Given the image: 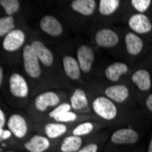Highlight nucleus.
<instances>
[{
  "label": "nucleus",
  "instance_id": "14",
  "mask_svg": "<svg viewBox=\"0 0 152 152\" xmlns=\"http://www.w3.org/2000/svg\"><path fill=\"white\" fill-rule=\"evenodd\" d=\"M77 59L87 84L94 80L96 73V48L90 42L81 39L73 40Z\"/></svg>",
  "mask_w": 152,
  "mask_h": 152
},
{
  "label": "nucleus",
  "instance_id": "9",
  "mask_svg": "<svg viewBox=\"0 0 152 152\" xmlns=\"http://www.w3.org/2000/svg\"><path fill=\"white\" fill-rule=\"evenodd\" d=\"M38 35L45 42L55 47L68 39L70 30L59 16L45 14L41 16L37 23Z\"/></svg>",
  "mask_w": 152,
  "mask_h": 152
},
{
  "label": "nucleus",
  "instance_id": "26",
  "mask_svg": "<svg viewBox=\"0 0 152 152\" xmlns=\"http://www.w3.org/2000/svg\"><path fill=\"white\" fill-rule=\"evenodd\" d=\"M24 23L25 20L23 18L1 15L0 17V38H4L7 35L17 29Z\"/></svg>",
  "mask_w": 152,
  "mask_h": 152
},
{
  "label": "nucleus",
  "instance_id": "27",
  "mask_svg": "<svg viewBox=\"0 0 152 152\" xmlns=\"http://www.w3.org/2000/svg\"><path fill=\"white\" fill-rule=\"evenodd\" d=\"M23 2L19 0H0V7L4 16L22 18L20 15L23 11Z\"/></svg>",
  "mask_w": 152,
  "mask_h": 152
},
{
  "label": "nucleus",
  "instance_id": "28",
  "mask_svg": "<svg viewBox=\"0 0 152 152\" xmlns=\"http://www.w3.org/2000/svg\"><path fill=\"white\" fill-rule=\"evenodd\" d=\"M72 108H71V106H70V103L68 102L67 100L66 101H64L63 103H61L60 105H58L57 107L53 108L51 111H49L46 116L45 118L41 120L39 123H44V122H51V121H54L57 118H58L59 116L63 115L64 113H66V112H69L71 111Z\"/></svg>",
  "mask_w": 152,
  "mask_h": 152
},
{
  "label": "nucleus",
  "instance_id": "16",
  "mask_svg": "<svg viewBox=\"0 0 152 152\" xmlns=\"http://www.w3.org/2000/svg\"><path fill=\"white\" fill-rule=\"evenodd\" d=\"M126 26L152 44V16L148 14H129L122 17Z\"/></svg>",
  "mask_w": 152,
  "mask_h": 152
},
{
  "label": "nucleus",
  "instance_id": "18",
  "mask_svg": "<svg viewBox=\"0 0 152 152\" xmlns=\"http://www.w3.org/2000/svg\"><path fill=\"white\" fill-rule=\"evenodd\" d=\"M31 120L30 117L24 110H16L9 114L7 128L11 131L15 139L22 140L29 133Z\"/></svg>",
  "mask_w": 152,
  "mask_h": 152
},
{
  "label": "nucleus",
  "instance_id": "33",
  "mask_svg": "<svg viewBox=\"0 0 152 152\" xmlns=\"http://www.w3.org/2000/svg\"><path fill=\"white\" fill-rule=\"evenodd\" d=\"M12 137H13V134L7 128H6L4 129H0V141H1L2 144L5 141L11 140Z\"/></svg>",
  "mask_w": 152,
  "mask_h": 152
},
{
  "label": "nucleus",
  "instance_id": "34",
  "mask_svg": "<svg viewBox=\"0 0 152 152\" xmlns=\"http://www.w3.org/2000/svg\"><path fill=\"white\" fill-rule=\"evenodd\" d=\"M146 152H152V136L150 137V139L148 140V146H147V149Z\"/></svg>",
  "mask_w": 152,
  "mask_h": 152
},
{
  "label": "nucleus",
  "instance_id": "20",
  "mask_svg": "<svg viewBox=\"0 0 152 152\" xmlns=\"http://www.w3.org/2000/svg\"><path fill=\"white\" fill-rule=\"evenodd\" d=\"M140 132L131 126L116 129L109 137V142L115 146H131L139 142Z\"/></svg>",
  "mask_w": 152,
  "mask_h": 152
},
{
  "label": "nucleus",
  "instance_id": "1",
  "mask_svg": "<svg viewBox=\"0 0 152 152\" xmlns=\"http://www.w3.org/2000/svg\"><path fill=\"white\" fill-rule=\"evenodd\" d=\"M28 43L33 48L43 66L51 88L66 89L69 91L72 86L65 76L61 62L55 48L52 46L48 45L38 33L32 29L29 31Z\"/></svg>",
  "mask_w": 152,
  "mask_h": 152
},
{
  "label": "nucleus",
  "instance_id": "2",
  "mask_svg": "<svg viewBox=\"0 0 152 152\" xmlns=\"http://www.w3.org/2000/svg\"><path fill=\"white\" fill-rule=\"evenodd\" d=\"M90 98L92 114L103 123L111 122H136L144 121L148 115L144 111H131L118 106L116 103L106 98L102 94L88 88Z\"/></svg>",
  "mask_w": 152,
  "mask_h": 152
},
{
  "label": "nucleus",
  "instance_id": "17",
  "mask_svg": "<svg viewBox=\"0 0 152 152\" xmlns=\"http://www.w3.org/2000/svg\"><path fill=\"white\" fill-rule=\"evenodd\" d=\"M133 67L134 65L125 60L113 61L111 63H108L103 67L102 75L96 80H99L101 77H103L105 80L104 82L111 83V84L128 82V78Z\"/></svg>",
  "mask_w": 152,
  "mask_h": 152
},
{
  "label": "nucleus",
  "instance_id": "13",
  "mask_svg": "<svg viewBox=\"0 0 152 152\" xmlns=\"http://www.w3.org/2000/svg\"><path fill=\"white\" fill-rule=\"evenodd\" d=\"M128 83L133 88L141 106L143 99L152 92V67L145 58L134 65Z\"/></svg>",
  "mask_w": 152,
  "mask_h": 152
},
{
  "label": "nucleus",
  "instance_id": "36",
  "mask_svg": "<svg viewBox=\"0 0 152 152\" xmlns=\"http://www.w3.org/2000/svg\"><path fill=\"white\" fill-rule=\"evenodd\" d=\"M5 152H17V151H14V150H7Z\"/></svg>",
  "mask_w": 152,
  "mask_h": 152
},
{
  "label": "nucleus",
  "instance_id": "4",
  "mask_svg": "<svg viewBox=\"0 0 152 152\" xmlns=\"http://www.w3.org/2000/svg\"><path fill=\"white\" fill-rule=\"evenodd\" d=\"M7 79L5 87L1 89L6 101L17 110L26 111L32 98V88L30 83L24 75L21 68L10 66L7 71Z\"/></svg>",
  "mask_w": 152,
  "mask_h": 152
},
{
  "label": "nucleus",
  "instance_id": "10",
  "mask_svg": "<svg viewBox=\"0 0 152 152\" xmlns=\"http://www.w3.org/2000/svg\"><path fill=\"white\" fill-rule=\"evenodd\" d=\"M90 42L96 49L118 52L122 48V31L112 26H91L88 29Z\"/></svg>",
  "mask_w": 152,
  "mask_h": 152
},
{
  "label": "nucleus",
  "instance_id": "35",
  "mask_svg": "<svg viewBox=\"0 0 152 152\" xmlns=\"http://www.w3.org/2000/svg\"><path fill=\"white\" fill-rule=\"evenodd\" d=\"M145 59H146V60H147V61L151 65V66H152V50L150 51V53L148 55V56L145 58Z\"/></svg>",
  "mask_w": 152,
  "mask_h": 152
},
{
  "label": "nucleus",
  "instance_id": "31",
  "mask_svg": "<svg viewBox=\"0 0 152 152\" xmlns=\"http://www.w3.org/2000/svg\"><path fill=\"white\" fill-rule=\"evenodd\" d=\"M7 120H8V116L7 114V111H5L3 105H2L1 108H0V129H6Z\"/></svg>",
  "mask_w": 152,
  "mask_h": 152
},
{
  "label": "nucleus",
  "instance_id": "3",
  "mask_svg": "<svg viewBox=\"0 0 152 152\" xmlns=\"http://www.w3.org/2000/svg\"><path fill=\"white\" fill-rule=\"evenodd\" d=\"M99 1L96 0H72L65 2L59 11V17L63 19L68 29L75 33L88 29L93 25Z\"/></svg>",
  "mask_w": 152,
  "mask_h": 152
},
{
  "label": "nucleus",
  "instance_id": "37",
  "mask_svg": "<svg viewBox=\"0 0 152 152\" xmlns=\"http://www.w3.org/2000/svg\"><path fill=\"white\" fill-rule=\"evenodd\" d=\"M132 152H140V151H139V150H135V151H132Z\"/></svg>",
  "mask_w": 152,
  "mask_h": 152
},
{
  "label": "nucleus",
  "instance_id": "22",
  "mask_svg": "<svg viewBox=\"0 0 152 152\" xmlns=\"http://www.w3.org/2000/svg\"><path fill=\"white\" fill-rule=\"evenodd\" d=\"M129 14L152 15V0H130L123 1L122 17Z\"/></svg>",
  "mask_w": 152,
  "mask_h": 152
},
{
  "label": "nucleus",
  "instance_id": "5",
  "mask_svg": "<svg viewBox=\"0 0 152 152\" xmlns=\"http://www.w3.org/2000/svg\"><path fill=\"white\" fill-rule=\"evenodd\" d=\"M86 88L102 94L106 98L125 109L131 111L143 110L133 88L128 82L111 84L104 81L95 80L87 84Z\"/></svg>",
  "mask_w": 152,
  "mask_h": 152
},
{
  "label": "nucleus",
  "instance_id": "7",
  "mask_svg": "<svg viewBox=\"0 0 152 152\" xmlns=\"http://www.w3.org/2000/svg\"><path fill=\"white\" fill-rule=\"evenodd\" d=\"M68 99V91L66 89L50 88L37 93L31 98L26 113L32 121L40 122L45 116L58 105Z\"/></svg>",
  "mask_w": 152,
  "mask_h": 152
},
{
  "label": "nucleus",
  "instance_id": "6",
  "mask_svg": "<svg viewBox=\"0 0 152 152\" xmlns=\"http://www.w3.org/2000/svg\"><path fill=\"white\" fill-rule=\"evenodd\" d=\"M20 62L21 70L30 83L32 96L42 90L51 88V86L45 75L43 66L41 65L36 52L28 42L22 50Z\"/></svg>",
  "mask_w": 152,
  "mask_h": 152
},
{
  "label": "nucleus",
  "instance_id": "12",
  "mask_svg": "<svg viewBox=\"0 0 152 152\" xmlns=\"http://www.w3.org/2000/svg\"><path fill=\"white\" fill-rule=\"evenodd\" d=\"M29 31L27 25L24 23L1 39L2 58L6 57V60H9V66H16V61L20 60L22 50L28 42Z\"/></svg>",
  "mask_w": 152,
  "mask_h": 152
},
{
  "label": "nucleus",
  "instance_id": "30",
  "mask_svg": "<svg viewBox=\"0 0 152 152\" xmlns=\"http://www.w3.org/2000/svg\"><path fill=\"white\" fill-rule=\"evenodd\" d=\"M141 107L148 116H152V92L149 93L143 99Z\"/></svg>",
  "mask_w": 152,
  "mask_h": 152
},
{
  "label": "nucleus",
  "instance_id": "23",
  "mask_svg": "<svg viewBox=\"0 0 152 152\" xmlns=\"http://www.w3.org/2000/svg\"><path fill=\"white\" fill-rule=\"evenodd\" d=\"M52 141L42 134H34L24 143V148L27 152H47L52 147Z\"/></svg>",
  "mask_w": 152,
  "mask_h": 152
},
{
  "label": "nucleus",
  "instance_id": "8",
  "mask_svg": "<svg viewBox=\"0 0 152 152\" xmlns=\"http://www.w3.org/2000/svg\"><path fill=\"white\" fill-rule=\"evenodd\" d=\"M53 48L57 51L65 76L70 82L71 86L87 87V82L83 77L75 54L73 41L67 39Z\"/></svg>",
  "mask_w": 152,
  "mask_h": 152
},
{
  "label": "nucleus",
  "instance_id": "38",
  "mask_svg": "<svg viewBox=\"0 0 152 152\" xmlns=\"http://www.w3.org/2000/svg\"><path fill=\"white\" fill-rule=\"evenodd\" d=\"M151 16H152V15H151Z\"/></svg>",
  "mask_w": 152,
  "mask_h": 152
},
{
  "label": "nucleus",
  "instance_id": "32",
  "mask_svg": "<svg viewBox=\"0 0 152 152\" xmlns=\"http://www.w3.org/2000/svg\"><path fill=\"white\" fill-rule=\"evenodd\" d=\"M7 74L8 72H7L6 68L4 67V64L1 63V66H0V88H1V89L6 85V82L7 79Z\"/></svg>",
  "mask_w": 152,
  "mask_h": 152
},
{
  "label": "nucleus",
  "instance_id": "21",
  "mask_svg": "<svg viewBox=\"0 0 152 152\" xmlns=\"http://www.w3.org/2000/svg\"><path fill=\"white\" fill-rule=\"evenodd\" d=\"M41 129L43 130V133L49 140H58L61 137L66 136L68 132L70 133L71 129L75 125H68V124H63L58 122H44L39 123Z\"/></svg>",
  "mask_w": 152,
  "mask_h": 152
},
{
  "label": "nucleus",
  "instance_id": "19",
  "mask_svg": "<svg viewBox=\"0 0 152 152\" xmlns=\"http://www.w3.org/2000/svg\"><path fill=\"white\" fill-rule=\"evenodd\" d=\"M72 111L79 114L93 115L88 89L86 87L73 86L68 91V99Z\"/></svg>",
  "mask_w": 152,
  "mask_h": 152
},
{
  "label": "nucleus",
  "instance_id": "24",
  "mask_svg": "<svg viewBox=\"0 0 152 152\" xmlns=\"http://www.w3.org/2000/svg\"><path fill=\"white\" fill-rule=\"evenodd\" d=\"M106 126H107L106 123H103L99 120L89 119L76 124L69 134L78 137H88L90 134L98 132L99 130L102 129Z\"/></svg>",
  "mask_w": 152,
  "mask_h": 152
},
{
  "label": "nucleus",
  "instance_id": "15",
  "mask_svg": "<svg viewBox=\"0 0 152 152\" xmlns=\"http://www.w3.org/2000/svg\"><path fill=\"white\" fill-rule=\"evenodd\" d=\"M122 7L123 1L120 0H99L92 26H111L122 12Z\"/></svg>",
  "mask_w": 152,
  "mask_h": 152
},
{
  "label": "nucleus",
  "instance_id": "29",
  "mask_svg": "<svg viewBox=\"0 0 152 152\" xmlns=\"http://www.w3.org/2000/svg\"><path fill=\"white\" fill-rule=\"evenodd\" d=\"M104 137L101 135L99 139H95L88 141L82 148H80L77 152H99L101 147L104 143Z\"/></svg>",
  "mask_w": 152,
  "mask_h": 152
},
{
  "label": "nucleus",
  "instance_id": "25",
  "mask_svg": "<svg viewBox=\"0 0 152 152\" xmlns=\"http://www.w3.org/2000/svg\"><path fill=\"white\" fill-rule=\"evenodd\" d=\"M84 137H78L75 135H66L63 137L59 143L58 152H77L86 144Z\"/></svg>",
  "mask_w": 152,
  "mask_h": 152
},
{
  "label": "nucleus",
  "instance_id": "11",
  "mask_svg": "<svg viewBox=\"0 0 152 152\" xmlns=\"http://www.w3.org/2000/svg\"><path fill=\"white\" fill-rule=\"evenodd\" d=\"M123 57L125 61L136 65L142 61L152 50V44L128 27L122 28Z\"/></svg>",
  "mask_w": 152,
  "mask_h": 152
}]
</instances>
